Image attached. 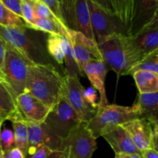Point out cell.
Wrapping results in <instances>:
<instances>
[{
	"label": "cell",
	"mask_w": 158,
	"mask_h": 158,
	"mask_svg": "<svg viewBox=\"0 0 158 158\" xmlns=\"http://www.w3.org/2000/svg\"><path fill=\"white\" fill-rule=\"evenodd\" d=\"M2 158H25L19 149L14 148L6 151H2Z\"/></svg>",
	"instance_id": "cell-35"
},
{
	"label": "cell",
	"mask_w": 158,
	"mask_h": 158,
	"mask_svg": "<svg viewBox=\"0 0 158 158\" xmlns=\"http://www.w3.org/2000/svg\"><path fill=\"white\" fill-rule=\"evenodd\" d=\"M1 129L2 126H0V133H1ZM0 158H2V150L1 148V143H0Z\"/></svg>",
	"instance_id": "cell-42"
},
{
	"label": "cell",
	"mask_w": 158,
	"mask_h": 158,
	"mask_svg": "<svg viewBox=\"0 0 158 158\" xmlns=\"http://www.w3.org/2000/svg\"><path fill=\"white\" fill-rule=\"evenodd\" d=\"M0 25L4 27L26 28L27 25L24 20L11 12L2 3L0 0Z\"/></svg>",
	"instance_id": "cell-25"
},
{
	"label": "cell",
	"mask_w": 158,
	"mask_h": 158,
	"mask_svg": "<svg viewBox=\"0 0 158 158\" xmlns=\"http://www.w3.org/2000/svg\"><path fill=\"white\" fill-rule=\"evenodd\" d=\"M6 43L3 41L2 39L0 37V71L2 70L4 65L5 56H6Z\"/></svg>",
	"instance_id": "cell-36"
},
{
	"label": "cell",
	"mask_w": 158,
	"mask_h": 158,
	"mask_svg": "<svg viewBox=\"0 0 158 158\" xmlns=\"http://www.w3.org/2000/svg\"><path fill=\"white\" fill-rule=\"evenodd\" d=\"M65 77L51 63L34 64L29 68L26 93L50 107H55L64 96Z\"/></svg>",
	"instance_id": "cell-1"
},
{
	"label": "cell",
	"mask_w": 158,
	"mask_h": 158,
	"mask_svg": "<svg viewBox=\"0 0 158 158\" xmlns=\"http://www.w3.org/2000/svg\"><path fill=\"white\" fill-rule=\"evenodd\" d=\"M143 158H158V153L154 149H148L141 153Z\"/></svg>",
	"instance_id": "cell-37"
},
{
	"label": "cell",
	"mask_w": 158,
	"mask_h": 158,
	"mask_svg": "<svg viewBox=\"0 0 158 158\" xmlns=\"http://www.w3.org/2000/svg\"><path fill=\"white\" fill-rule=\"evenodd\" d=\"M64 97L78 115L82 122L89 123L95 116L97 110L94 109L86 100L84 88L80 83V78L65 76Z\"/></svg>",
	"instance_id": "cell-11"
},
{
	"label": "cell",
	"mask_w": 158,
	"mask_h": 158,
	"mask_svg": "<svg viewBox=\"0 0 158 158\" xmlns=\"http://www.w3.org/2000/svg\"><path fill=\"white\" fill-rule=\"evenodd\" d=\"M109 12L117 35L131 36L135 12V0H99Z\"/></svg>",
	"instance_id": "cell-8"
},
{
	"label": "cell",
	"mask_w": 158,
	"mask_h": 158,
	"mask_svg": "<svg viewBox=\"0 0 158 158\" xmlns=\"http://www.w3.org/2000/svg\"><path fill=\"white\" fill-rule=\"evenodd\" d=\"M13 128L14 137H15V146L19 149L26 157L28 148V125L24 120L19 118H15L10 120Z\"/></svg>",
	"instance_id": "cell-24"
},
{
	"label": "cell",
	"mask_w": 158,
	"mask_h": 158,
	"mask_svg": "<svg viewBox=\"0 0 158 158\" xmlns=\"http://www.w3.org/2000/svg\"><path fill=\"white\" fill-rule=\"evenodd\" d=\"M81 122L73 108L63 96L50 111L44 123L56 137L64 140Z\"/></svg>",
	"instance_id": "cell-6"
},
{
	"label": "cell",
	"mask_w": 158,
	"mask_h": 158,
	"mask_svg": "<svg viewBox=\"0 0 158 158\" xmlns=\"http://www.w3.org/2000/svg\"><path fill=\"white\" fill-rule=\"evenodd\" d=\"M148 27H158V8H157V11H156L154 19H153V20L151 21V23H150V24L148 25L146 28H148Z\"/></svg>",
	"instance_id": "cell-39"
},
{
	"label": "cell",
	"mask_w": 158,
	"mask_h": 158,
	"mask_svg": "<svg viewBox=\"0 0 158 158\" xmlns=\"http://www.w3.org/2000/svg\"><path fill=\"white\" fill-rule=\"evenodd\" d=\"M30 158H66V154L62 150H52L48 147H43L35 151Z\"/></svg>",
	"instance_id": "cell-30"
},
{
	"label": "cell",
	"mask_w": 158,
	"mask_h": 158,
	"mask_svg": "<svg viewBox=\"0 0 158 158\" xmlns=\"http://www.w3.org/2000/svg\"><path fill=\"white\" fill-rule=\"evenodd\" d=\"M0 143H1V148L2 151H9V150L15 148L13 131L6 127L3 128L2 130L1 129Z\"/></svg>",
	"instance_id": "cell-29"
},
{
	"label": "cell",
	"mask_w": 158,
	"mask_h": 158,
	"mask_svg": "<svg viewBox=\"0 0 158 158\" xmlns=\"http://www.w3.org/2000/svg\"><path fill=\"white\" fill-rule=\"evenodd\" d=\"M60 2L65 27L94 40L87 0H66Z\"/></svg>",
	"instance_id": "cell-5"
},
{
	"label": "cell",
	"mask_w": 158,
	"mask_h": 158,
	"mask_svg": "<svg viewBox=\"0 0 158 158\" xmlns=\"http://www.w3.org/2000/svg\"><path fill=\"white\" fill-rule=\"evenodd\" d=\"M153 149L158 153V134L154 131V138H153Z\"/></svg>",
	"instance_id": "cell-40"
},
{
	"label": "cell",
	"mask_w": 158,
	"mask_h": 158,
	"mask_svg": "<svg viewBox=\"0 0 158 158\" xmlns=\"http://www.w3.org/2000/svg\"><path fill=\"white\" fill-rule=\"evenodd\" d=\"M142 155L137 154H117L115 158H141Z\"/></svg>",
	"instance_id": "cell-38"
},
{
	"label": "cell",
	"mask_w": 158,
	"mask_h": 158,
	"mask_svg": "<svg viewBox=\"0 0 158 158\" xmlns=\"http://www.w3.org/2000/svg\"><path fill=\"white\" fill-rule=\"evenodd\" d=\"M108 67L103 60L101 61L89 62L83 69V73L88 77L91 84L100 93V100L98 102V108L110 104L106 97L105 89V78Z\"/></svg>",
	"instance_id": "cell-17"
},
{
	"label": "cell",
	"mask_w": 158,
	"mask_h": 158,
	"mask_svg": "<svg viewBox=\"0 0 158 158\" xmlns=\"http://www.w3.org/2000/svg\"><path fill=\"white\" fill-rule=\"evenodd\" d=\"M151 56H158V48L157 49H156L155 51H154V52H153L152 54H151Z\"/></svg>",
	"instance_id": "cell-43"
},
{
	"label": "cell",
	"mask_w": 158,
	"mask_h": 158,
	"mask_svg": "<svg viewBox=\"0 0 158 158\" xmlns=\"http://www.w3.org/2000/svg\"><path fill=\"white\" fill-rule=\"evenodd\" d=\"M157 8L158 0H135V12L131 35L137 34L151 23Z\"/></svg>",
	"instance_id": "cell-18"
},
{
	"label": "cell",
	"mask_w": 158,
	"mask_h": 158,
	"mask_svg": "<svg viewBox=\"0 0 158 158\" xmlns=\"http://www.w3.org/2000/svg\"><path fill=\"white\" fill-rule=\"evenodd\" d=\"M66 37L70 43L76 60L82 71L89 62L103 60L98 45L94 40L87 38L81 32L70 29H67Z\"/></svg>",
	"instance_id": "cell-13"
},
{
	"label": "cell",
	"mask_w": 158,
	"mask_h": 158,
	"mask_svg": "<svg viewBox=\"0 0 158 158\" xmlns=\"http://www.w3.org/2000/svg\"><path fill=\"white\" fill-rule=\"evenodd\" d=\"M90 15L91 29L94 41L97 45L113 35H117L115 25L109 12L100 4V1L87 0Z\"/></svg>",
	"instance_id": "cell-12"
},
{
	"label": "cell",
	"mask_w": 158,
	"mask_h": 158,
	"mask_svg": "<svg viewBox=\"0 0 158 158\" xmlns=\"http://www.w3.org/2000/svg\"><path fill=\"white\" fill-rule=\"evenodd\" d=\"M152 125L153 127V130H154V132L156 133V134H158V122L157 123H153Z\"/></svg>",
	"instance_id": "cell-41"
},
{
	"label": "cell",
	"mask_w": 158,
	"mask_h": 158,
	"mask_svg": "<svg viewBox=\"0 0 158 158\" xmlns=\"http://www.w3.org/2000/svg\"><path fill=\"white\" fill-rule=\"evenodd\" d=\"M141 158H143V157H141Z\"/></svg>",
	"instance_id": "cell-45"
},
{
	"label": "cell",
	"mask_w": 158,
	"mask_h": 158,
	"mask_svg": "<svg viewBox=\"0 0 158 158\" xmlns=\"http://www.w3.org/2000/svg\"><path fill=\"white\" fill-rule=\"evenodd\" d=\"M28 125V148L26 158H30L36 151L43 147L52 150H60L62 141L55 135L44 123L42 124Z\"/></svg>",
	"instance_id": "cell-14"
},
{
	"label": "cell",
	"mask_w": 158,
	"mask_h": 158,
	"mask_svg": "<svg viewBox=\"0 0 158 158\" xmlns=\"http://www.w3.org/2000/svg\"><path fill=\"white\" fill-rule=\"evenodd\" d=\"M46 47L49 55L59 63H64V52L63 47V36L49 35L46 41Z\"/></svg>",
	"instance_id": "cell-26"
},
{
	"label": "cell",
	"mask_w": 158,
	"mask_h": 158,
	"mask_svg": "<svg viewBox=\"0 0 158 158\" xmlns=\"http://www.w3.org/2000/svg\"><path fill=\"white\" fill-rule=\"evenodd\" d=\"M0 79H1V80H4V79H3V75H2V73L1 71H0Z\"/></svg>",
	"instance_id": "cell-44"
},
{
	"label": "cell",
	"mask_w": 158,
	"mask_h": 158,
	"mask_svg": "<svg viewBox=\"0 0 158 158\" xmlns=\"http://www.w3.org/2000/svg\"><path fill=\"white\" fill-rule=\"evenodd\" d=\"M16 113V100L6 82L0 79V126Z\"/></svg>",
	"instance_id": "cell-20"
},
{
	"label": "cell",
	"mask_w": 158,
	"mask_h": 158,
	"mask_svg": "<svg viewBox=\"0 0 158 158\" xmlns=\"http://www.w3.org/2000/svg\"><path fill=\"white\" fill-rule=\"evenodd\" d=\"M30 29L42 31L49 35H58L61 36L67 35V29L59 22L46 19L35 18L30 26Z\"/></svg>",
	"instance_id": "cell-23"
},
{
	"label": "cell",
	"mask_w": 158,
	"mask_h": 158,
	"mask_svg": "<svg viewBox=\"0 0 158 158\" xmlns=\"http://www.w3.org/2000/svg\"><path fill=\"white\" fill-rule=\"evenodd\" d=\"M43 2L48 6L52 13L55 15L56 18L59 20L60 23L63 26H64V23H63V14H62V9L61 6H60V1L57 0H43Z\"/></svg>",
	"instance_id": "cell-32"
},
{
	"label": "cell",
	"mask_w": 158,
	"mask_h": 158,
	"mask_svg": "<svg viewBox=\"0 0 158 158\" xmlns=\"http://www.w3.org/2000/svg\"><path fill=\"white\" fill-rule=\"evenodd\" d=\"M63 47L64 52V62L66 65L65 73L66 77L78 78L80 77H84V73L81 70L76 60L72 46L66 36H63Z\"/></svg>",
	"instance_id": "cell-22"
},
{
	"label": "cell",
	"mask_w": 158,
	"mask_h": 158,
	"mask_svg": "<svg viewBox=\"0 0 158 158\" xmlns=\"http://www.w3.org/2000/svg\"><path fill=\"white\" fill-rule=\"evenodd\" d=\"M138 70H148L158 73V56H150L142 60L139 64L130 70L128 75H131Z\"/></svg>",
	"instance_id": "cell-27"
},
{
	"label": "cell",
	"mask_w": 158,
	"mask_h": 158,
	"mask_svg": "<svg viewBox=\"0 0 158 158\" xmlns=\"http://www.w3.org/2000/svg\"><path fill=\"white\" fill-rule=\"evenodd\" d=\"M22 9H23V20L27 25L28 29H30V26L35 19L32 0H21Z\"/></svg>",
	"instance_id": "cell-31"
},
{
	"label": "cell",
	"mask_w": 158,
	"mask_h": 158,
	"mask_svg": "<svg viewBox=\"0 0 158 158\" xmlns=\"http://www.w3.org/2000/svg\"><path fill=\"white\" fill-rule=\"evenodd\" d=\"M136 104L140 113V118L148 120L151 124L158 122V92L154 94H139Z\"/></svg>",
	"instance_id": "cell-19"
},
{
	"label": "cell",
	"mask_w": 158,
	"mask_h": 158,
	"mask_svg": "<svg viewBox=\"0 0 158 158\" xmlns=\"http://www.w3.org/2000/svg\"><path fill=\"white\" fill-rule=\"evenodd\" d=\"M98 48L108 69L114 71L118 77L128 75L131 66L127 57L123 35H111L100 43Z\"/></svg>",
	"instance_id": "cell-7"
},
{
	"label": "cell",
	"mask_w": 158,
	"mask_h": 158,
	"mask_svg": "<svg viewBox=\"0 0 158 158\" xmlns=\"http://www.w3.org/2000/svg\"><path fill=\"white\" fill-rule=\"evenodd\" d=\"M129 134L133 142L140 151L153 149L154 130L151 123L145 119L139 118L121 125Z\"/></svg>",
	"instance_id": "cell-16"
},
{
	"label": "cell",
	"mask_w": 158,
	"mask_h": 158,
	"mask_svg": "<svg viewBox=\"0 0 158 158\" xmlns=\"http://www.w3.org/2000/svg\"><path fill=\"white\" fill-rule=\"evenodd\" d=\"M84 97L87 103L94 109H98V102H97V92L93 88H88L84 89Z\"/></svg>",
	"instance_id": "cell-34"
},
{
	"label": "cell",
	"mask_w": 158,
	"mask_h": 158,
	"mask_svg": "<svg viewBox=\"0 0 158 158\" xmlns=\"http://www.w3.org/2000/svg\"><path fill=\"white\" fill-rule=\"evenodd\" d=\"M100 137H103L107 141L115 154H137L142 155L127 131L121 125L106 127L102 130Z\"/></svg>",
	"instance_id": "cell-15"
},
{
	"label": "cell",
	"mask_w": 158,
	"mask_h": 158,
	"mask_svg": "<svg viewBox=\"0 0 158 158\" xmlns=\"http://www.w3.org/2000/svg\"><path fill=\"white\" fill-rule=\"evenodd\" d=\"M32 3L35 18L46 19H51L59 22V20L56 18L55 15L52 13L50 9L48 8V6L43 2V0H32Z\"/></svg>",
	"instance_id": "cell-28"
},
{
	"label": "cell",
	"mask_w": 158,
	"mask_h": 158,
	"mask_svg": "<svg viewBox=\"0 0 158 158\" xmlns=\"http://www.w3.org/2000/svg\"><path fill=\"white\" fill-rule=\"evenodd\" d=\"M97 148V138L81 122L62 141L60 150L66 152V158H92Z\"/></svg>",
	"instance_id": "cell-4"
},
{
	"label": "cell",
	"mask_w": 158,
	"mask_h": 158,
	"mask_svg": "<svg viewBox=\"0 0 158 158\" xmlns=\"http://www.w3.org/2000/svg\"><path fill=\"white\" fill-rule=\"evenodd\" d=\"M1 2L9 10L23 19L21 0H1Z\"/></svg>",
	"instance_id": "cell-33"
},
{
	"label": "cell",
	"mask_w": 158,
	"mask_h": 158,
	"mask_svg": "<svg viewBox=\"0 0 158 158\" xmlns=\"http://www.w3.org/2000/svg\"><path fill=\"white\" fill-rule=\"evenodd\" d=\"M6 45L4 65L1 72L4 81L16 98L26 93L29 68L34 64L29 63L15 49L6 43Z\"/></svg>",
	"instance_id": "cell-2"
},
{
	"label": "cell",
	"mask_w": 158,
	"mask_h": 158,
	"mask_svg": "<svg viewBox=\"0 0 158 158\" xmlns=\"http://www.w3.org/2000/svg\"><path fill=\"white\" fill-rule=\"evenodd\" d=\"M140 117V110L136 103L131 106L108 104L97 109L95 116L87 123V127L97 139L102 130L106 127L122 125Z\"/></svg>",
	"instance_id": "cell-3"
},
{
	"label": "cell",
	"mask_w": 158,
	"mask_h": 158,
	"mask_svg": "<svg viewBox=\"0 0 158 158\" xmlns=\"http://www.w3.org/2000/svg\"><path fill=\"white\" fill-rule=\"evenodd\" d=\"M140 94L158 92V73L148 70H138L133 74Z\"/></svg>",
	"instance_id": "cell-21"
},
{
	"label": "cell",
	"mask_w": 158,
	"mask_h": 158,
	"mask_svg": "<svg viewBox=\"0 0 158 158\" xmlns=\"http://www.w3.org/2000/svg\"><path fill=\"white\" fill-rule=\"evenodd\" d=\"M0 37L29 63L40 64L38 60L41 56V53L37 49L35 43L27 35L26 28L4 27L0 25Z\"/></svg>",
	"instance_id": "cell-9"
},
{
	"label": "cell",
	"mask_w": 158,
	"mask_h": 158,
	"mask_svg": "<svg viewBox=\"0 0 158 158\" xmlns=\"http://www.w3.org/2000/svg\"><path fill=\"white\" fill-rule=\"evenodd\" d=\"M15 100L16 113L10 120L19 118L26 123L42 124L46 121L52 110L50 107L28 93L20 94L15 98Z\"/></svg>",
	"instance_id": "cell-10"
}]
</instances>
